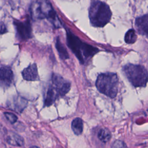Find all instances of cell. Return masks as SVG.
Here are the masks:
<instances>
[{"instance_id":"cell-9","label":"cell","mask_w":148,"mask_h":148,"mask_svg":"<svg viewBox=\"0 0 148 148\" xmlns=\"http://www.w3.org/2000/svg\"><path fill=\"white\" fill-rule=\"evenodd\" d=\"M27 101L20 96H14L8 102V107L17 113H21L27 105Z\"/></svg>"},{"instance_id":"cell-16","label":"cell","mask_w":148,"mask_h":148,"mask_svg":"<svg viewBox=\"0 0 148 148\" xmlns=\"http://www.w3.org/2000/svg\"><path fill=\"white\" fill-rule=\"evenodd\" d=\"M98 138L102 142H107L111 138V133L108 128H102L98 132Z\"/></svg>"},{"instance_id":"cell-6","label":"cell","mask_w":148,"mask_h":148,"mask_svg":"<svg viewBox=\"0 0 148 148\" xmlns=\"http://www.w3.org/2000/svg\"><path fill=\"white\" fill-rule=\"evenodd\" d=\"M13 24L19 39L24 41L32 37V27L28 17L23 21H14Z\"/></svg>"},{"instance_id":"cell-15","label":"cell","mask_w":148,"mask_h":148,"mask_svg":"<svg viewBox=\"0 0 148 148\" xmlns=\"http://www.w3.org/2000/svg\"><path fill=\"white\" fill-rule=\"evenodd\" d=\"M56 47L59 56L61 59L66 60L69 58L68 53L63 44L61 42L59 38H57V39H56Z\"/></svg>"},{"instance_id":"cell-10","label":"cell","mask_w":148,"mask_h":148,"mask_svg":"<svg viewBox=\"0 0 148 148\" xmlns=\"http://www.w3.org/2000/svg\"><path fill=\"white\" fill-rule=\"evenodd\" d=\"M22 76L24 80L27 81H35L38 80V73L36 65L31 64L22 71Z\"/></svg>"},{"instance_id":"cell-12","label":"cell","mask_w":148,"mask_h":148,"mask_svg":"<svg viewBox=\"0 0 148 148\" xmlns=\"http://www.w3.org/2000/svg\"><path fill=\"white\" fill-rule=\"evenodd\" d=\"M58 97V95L56 90L54 89L51 85H50L46 93L44 100V105L45 106H49L51 105Z\"/></svg>"},{"instance_id":"cell-2","label":"cell","mask_w":148,"mask_h":148,"mask_svg":"<svg viewBox=\"0 0 148 148\" xmlns=\"http://www.w3.org/2000/svg\"><path fill=\"white\" fill-rule=\"evenodd\" d=\"M66 42L68 47L82 64L98 51L97 48L83 42L69 30H66Z\"/></svg>"},{"instance_id":"cell-1","label":"cell","mask_w":148,"mask_h":148,"mask_svg":"<svg viewBox=\"0 0 148 148\" xmlns=\"http://www.w3.org/2000/svg\"><path fill=\"white\" fill-rule=\"evenodd\" d=\"M30 12L34 20L46 18L56 28L61 26L57 13L49 0H36L30 7Z\"/></svg>"},{"instance_id":"cell-4","label":"cell","mask_w":148,"mask_h":148,"mask_svg":"<svg viewBox=\"0 0 148 148\" xmlns=\"http://www.w3.org/2000/svg\"><path fill=\"white\" fill-rule=\"evenodd\" d=\"M95 84L99 92L110 98H114L117 94L119 79L116 73L107 72L99 75Z\"/></svg>"},{"instance_id":"cell-3","label":"cell","mask_w":148,"mask_h":148,"mask_svg":"<svg viewBox=\"0 0 148 148\" xmlns=\"http://www.w3.org/2000/svg\"><path fill=\"white\" fill-rule=\"evenodd\" d=\"M89 18L91 24L96 27H103L110 20L112 12L105 2L94 1L89 8Z\"/></svg>"},{"instance_id":"cell-20","label":"cell","mask_w":148,"mask_h":148,"mask_svg":"<svg viewBox=\"0 0 148 148\" xmlns=\"http://www.w3.org/2000/svg\"><path fill=\"white\" fill-rule=\"evenodd\" d=\"M8 29L5 24L3 22H0V35H2L7 32Z\"/></svg>"},{"instance_id":"cell-5","label":"cell","mask_w":148,"mask_h":148,"mask_svg":"<svg viewBox=\"0 0 148 148\" xmlns=\"http://www.w3.org/2000/svg\"><path fill=\"white\" fill-rule=\"evenodd\" d=\"M123 72L135 87H145L148 82V72L142 65L128 64L123 66Z\"/></svg>"},{"instance_id":"cell-11","label":"cell","mask_w":148,"mask_h":148,"mask_svg":"<svg viewBox=\"0 0 148 148\" xmlns=\"http://www.w3.org/2000/svg\"><path fill=\"white\" fill-rule=\"evenodd\" d=\"M135 25L138 32L148 39V14L138 17L135 20Z\"/></svg>"},{"instance_id":"cell-19","label":"cell","mask_w":148,"mask_h":148,"mask_svg":"<svg viewBox=\"0 0 148 148\" xmlns=\"http://www.w3.org/2000/svg\"><path fill=\"white\" fill-rule=\"evenodd\" d=\"M111 148H128V147L124 142L117 140L113 143Z\"/></svg>"},{"instance_id":"cell-8","label":"cell","mask_w":148,"mask_h":148,"mask_svg":"<svg viewBox=\"0 0 148 148\" xmlns=\"http://www.w3.org/2000/svg\"><path fill=\"white\" fill-rule=\"evenodd\" d=\"M14 76L9 66H2L0 67V87L8 88L13 82Z\"/></svg>"},{"instance_id":"cell-7","label":"cell","mask_w":148,"mask_h":148,"mask_svg":"<svg viewBox=\"0 0 148 148\" xmlns=\"http://www.w3.org/2000/svg\"><path fill=\"white\" fill-rule=\"evenodd\" d=\"M58 96L65 95L71 88V83L60 75L54 73L51 76V84Z\"/></svg>"},{"instance_id":"cell-14","label":"cell","mask_w":148,"mask_h":148,"mask_svg":"<svg viewBox=\"0 0 148 148\" xmlns=\"http://www.w3.org/2000/svg\"><path fill=\"white\" fill-rule=\"evenodd\" d=\"M71 128L74 132V134L76 135H80L83 132V120L79 117L75 118L72 122Z\"/></svg>"},{"instance_id":"cell-13","label":"cell","mask_w":148,"mask_h":148,"mask_svg":"<svg viewBox=\"0 0 148 148\" xmlns=\"http://www.w3.org/2000/svg\"><path fill=\"white\" fill-rule=\"evenodd\" d=\"M6 141L9 144L17 146H21L24 143V139L21 136L13 132H10L8 135Z\"/></svg>"},{"instance_id":"cell-21","label":"cell","mask_w":148,"mask_h":148,"mask_svg":"<svg viewBox=\"0 0 148 148\" xmlns=\"http://www.w3.org/2000/svg\"><path fill=\"white\" fill-rule=\"evenodd\" d=\"M30 148H39V147L37 146H32V147H31Z\"/></svg>"},{"instance_id":"cell-17","label":"cell","mask_w":148,"mask_h":148,"mask_svg":"<svg viewBox=\"0 0 148 148\" xmlns=\"http://www.w3.org/2000/svg\"><path fill=\"white\" fill-rule=\"evenodd\" d=\"M137 39V35L135 31L133 29H129L125 34L124 36L125 42L128 44H132L135 43Z\"/></svg>"},{"instance_id":"cell-18","label":"cell","mask_w":148,"mask_h":148,"mask_svg":"<svg viewBox=\"0 0 148 148\" xmlns=\"http://www.w3.org/2000/svg\"><path fill=\"white\" fill-rule=\"evenodd\" d=\"M5 117L6 119L12 124L15 123L17 120V117L13 113L10 112H5L4 113Z\"/></svg>"}]
</instances>
